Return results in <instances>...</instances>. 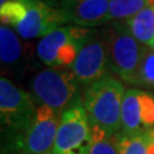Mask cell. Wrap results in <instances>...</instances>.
<instances>
[{"mask_svg":"<svg viewBox=\"0 0 154 154\" xmlns=\"http://www.w3.org/2000/svg\"><path fill=\"white\" fill-rule=\"evenodd\" d=\"M125 94L123 83L111 74L87 86L82 93V103L90 126L98 127L110 135L121 131Z\"/></svg>","mask_w":154,"mask_h":154,"instance_id":"obj_1","label":"cell"},{"mask_svg":"<svg viewBox=\"0 0 154 154\" xmlns=\"http://www.w3.org/2000/svg\"><path fill=\"white\" fill-rule=\"evenodd\" d=\"M38 105L32 95L18 88L5 77L0 78V120L2 147L9 149L31 125Z\"/></svg>","mask_w":154,"mask_h":154,"instance_id":"obj_2","label":"cell"},{"mask_svg":"<svg viewBox=\"0 0 154 154\" xmlns=\"http://www.w3.org/2000/svg\"><path fill=\"white\" fill-rule=\"evenodd\" d=\"M79 86L72 71L48 67L32 79L31 95L38 106L47 105L62 116L80 97Z\"/></svg>","mask_w":154,"mask_h":154,"instance_id":"obj_3","label":"cell"},{"mask_svg":"<svg viewBox=\"0 0 154 154\" xmlns=\"http://www.w3.org/2000/svg\"><path fill=\"white\" fill-rule=\"evenodd\" d=\"M90 32L88 29L73 24L56 29L38 42L37 55L39 60L48 67H71Z\"/></svg>","mask_w":154,"mask_h":154,"instance_id":"obj_4","label":"cell"},{"mask_svg":"<svg viewBox=\"0 0 154 154\" xmlns=\"http://www.w3.org/2000/svg\"><path fill=\"white\" fill-rule=\"evenodd\" d=\"M104 33L107 40L111 71L122 81L136 85L145 46L132 37L126 23L116 22L104 30Z\"/></svg>","mask_w":154,"mask_h":154,"instance_id":"obj_5","label":"cell"},{"mask_svg":"<svg viewBox=\"0 0 154 154\" xmlns=\"http://www.w3.org/2000/svg\"><path fill=\"white\" fill-rule=\"evenodd\" d=\"M91 143V127L82 103V96L61 116L55 144V154H87Z\"/></svg>","mask_w":154,"mask_h":154,"instance_id":"obj_6","label":"cell"},{"mask_svg":"<svg viewBox=\"0 0 154 154\" xmlns=\"http://www.w3.org/2000/svg\"><path fill=\"white\" fill-rule=\"evenodd\" d=\"M61 116L47 105L37 107L31 125L22 137L1 154H44L54 149Z\"/></svg>","mask_w":154,"mask_h":154,"instance_id":"obj_7","label":"cell"},{"mask_svg":"<svg viewBox=\"0 0 154 154\" xmlns=\"http://www.w3.org/2000/svg\"><path fill=\"white\" fill-rule=\"evenodd\" d=\"M110 70L109 47L104 31L90 32L71 66V71L79 85L86 88L107 75Z\"/></svg>","mask_w":154,"mask_h":154,"instance_id":"obj_8","label":"cell"},{"mask_svg":"<svg viewBox=\"0 0 154 154\" xmlns=\"http://www.w3.org/2000/svg\"><path fill=\"white\" fill-rule=\"evenodd\" d=\"M154 128V94L136 88L126 90L121 110V131L143 134Z\"/></svg>","mask_w":154,"mask_h":154,"instance_id":"obj_9","label":"cell"},{"mask_svg":"<svg viewBox=\"0 0 154 154\" xmlns=\"http://www.w3.org/2000/svg\"><path fill=\"white\" fill-rule=\"evenodd\" d=\"M66 23L69 21L61 8H54L42 0H35L15 30L24 39L44 38Z\"/></svg>","mask_w":154,"mask_h":154,"instance_id":"obj_10","label":"cell"},{"mask_svg":"<svg viewBox=\"0 0 154 154\" xmlns=\"http://www.w3.org/2000/svg\"><path fill=\"white\" fill-rule=\"evenodd\" d=\"M110 0H61L60 7L69 23L93 28L106 23Z\"/></svg>","mask_w":154,"mask_h":154,"instance_id":"obj_11","label":"cell"},{"mask_svg":"<svg viewBox=\"0 0 154 154\" xmlns=\"http://www.w3.org/2000/svg\"><path fill=\"white\" fill-rule=\"evenodd\" d=\"M24 47L17 35L9 26L0 28V58L2 65L13 72H24L28 62L24 55Z\"/></svg>","mask_w":154,"mask_h":154,"instance_id":"obj_12","label":"cell"},{"mask_svg":"<svg viewBox=\"0 0 154 154\" xmlns=\"http://www.w3.org/2000/svg\"><path fill=\"white\" fill-rule=\"evenodd\" d=\"M125 23L132 37L149 47L154 39V1Z\"/></svg>","mask_w":154,"mask_h":154,"instance_id":"obj_13","label":"cell"},{"mask_svg":"<svg viewBox=\"0 0 154 154\" xmlns=\"http://www.w3.org/2000/svg\"><path fill=\"white\" fill-rule=\"evenodd\" d=\"M154 0H110L106 23L111 21L129 20Z\"/></svg>","mask_w":154,"mask_h":154,"instance_id":"obj_14","label":"cell"},{"mask_svg":"<svg viewBox=\"0 0 154 154\" xmlns=\"http://www.w3.org/2000/svg\"><path fill=\"white\" fill-rule=\"evenodd\" d=\"M34 2L35 0H7L0 7L1 25L15 28Z\"/></svg>","mask_w":154,"mask_h":154,"instance_id":"obj_15","label":"cell"},{"mask_svg":"<svg viewBox=\"0 0 154 154\" xmlns=\"http://www.w3.org/2000/svg\"><path fill=\"white\" fill-rule=\"evenodd\" d=\"M91 127V143L87 154H120L118 134L110 135L96 126Z\"/></svg>","mask_w":154,"mask_h":154,"instance_id":"obj_16","label":"cell"},{"mask_svg":"<svg viewBox=\"0 0 154 154\" xmlns=\"http://www.w3.org/2000/svg\"><path fill=\"white\" fill-rule=\"evenodd\" d=\"M149 144L146 132L136 135L118 134V147L120 154H149Z\"/></svg>","mask_w":154,"mask_h":154,"instance_id":"obj_17","label":"cell"},{"mask_svg":"<svg viewBox=\"0 0 154 154\" xmlns=\"http://www.w3.org/2000/svg\"><path fill=\"white\" fill-rule=\"evenodd\" d=\"M137 86L154 89V49L145 46L137 72Z\"/></svg>","mask_w":154,"mask_h":154,"instance_id":"obj_18","label":"cell"},{"mask_svg":"<svg viewBox=\"0 0 154 154\" xmlns=\"http://www.w3.org/2000/svg\"><path fill=\"white\" fill-rule=\"evenodd\" d=\"M146 135H147V138H149V143H154V128L147 130V131H146Z\"/></svg>","mask_w":154,"mask_h":154,"instance_id":"obj_19","label":"cell"},{"mask_svg":"<svg viewBox=\"0 0 154 154\" xmlns=\"http://www.w3.org/2000/svg\"><path fill=\"white\" fill-rule=\"evenodd\" d=\"M149 154H154V143L149 144Z\"/></svg>","mask_w":154,"mask_h":154,"instance_id":"obj_20","label":"cell"},{"mask_svg":"<svg viewBox=\"0 0 154 154\" xmlns=\"http://www.w3.org/2000/svg\"><path fill=\"white\" fill-rule=\"evenodd\" d=\"M149 47H151V48H152V49H154V39L153 40H152V42H151V44H149Z\"/></svg>","mask_w":154,"mask_h":154,"instance_id":"obj_21","label":"cell"},{"mask_svg":"<svg viewBox=\"0 0 154 154\" xmlns=\"http://www.w3.org/2000/svg\"><path fill=\"white\" fill-rule=\"evenodd\" d=\"M6 1H7V0H0V2H1V5H2L4 2H6ZM47 1H50V0H47Z\"/></svg>","mask_w":154,"mask_h":154,"instance_id":"obj_22","label":"cell"},{"mask_svg":"<svg viewBox=\"0 0 154 154\" xmlns=\"http://www.w3.org/2000/svg\"><path fill=\"white\" fill-rule=\"evenodd\" d=\"M44 154H55V153H54V151H50V152H47V153H44Z\"/></svg>","mask_w":154,"mask_h":154,"instance_id":"obj_23","label":"cell"}]
</instances>
